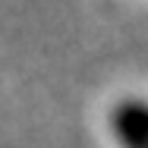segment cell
<instances>
[{"label": "cell", "instance_id": "1", "mask_svg": "<svg viewBox=\"0 0 148 148\" xmlns=\"http://www.w3.org/2000/svg\"><path fill=\"white\" fill-rule=\"evenodd\" d=\"M110 126L123 148H148V101L123 98L110 114Z\"/></svg>", "mask_w": 148, "mask_h": 148}]
</instances>
